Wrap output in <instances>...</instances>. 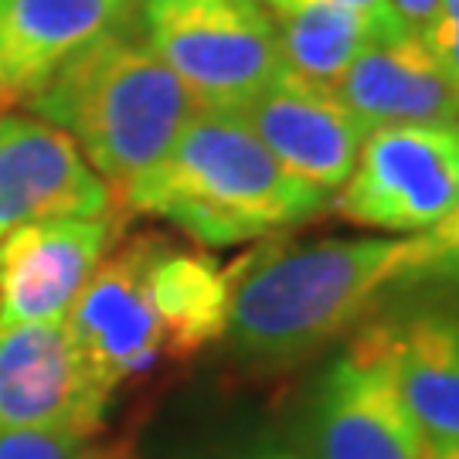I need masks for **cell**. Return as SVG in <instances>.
I'll list each match as a JSON object with an SVG mask.
<instances>
[{"label":"cell","instance_id":"cell-1","mask_svg":"<svg viewBox=\"0 0 459 459\" xmlns=\"http://www.w3.org/2000/svg\"><path fill=\"white\" fill-rule=\"evenodd\" d=\"M411 238H324L255 252L235 265L225 337L259 368H293L361 324L392 282L409 279Z\"/></svg>","mask_w":459,"mask_h":459},{"label":"cell","instance_id":"cell-2","mask_svg":"<svg viewBox=\"0 0 459 459\" xmlns=\"http://www.w3.org/2000/svg\"><path fill=\"white\" fill-rule=\"evenodd\" d=\"M330 195L293 178L231 109H201L167 157L119 197L126 214H153L204 246H238L303 225Z\"/></svg>","mask_w":459,"mask_h":459},{"label":"cell","instance_id":"cell-3","mask_svg":"<svg viewBox=\"0 0 459 459\" xmlns=\"http://www.w3.org/2000/svg\"><path fill=\"white\" fill-rule=\"evenodd\" d=\"M28 106L75 140L89 167L113 187L116 204L164 160L197 109L140 28L109 34L75 55Z\"/></svg>","mask_w":459,"mask_h":459},{"label":"cell","instance_id":"cell-4","mask_svg":"<svg viewBox=\"0 0 459 459\" xmlns=\"http://www.w3.org/2000/svg\"><path fill=\"white\" fill-rule=\"evenodd\" d=\"M140 34L201 109H231L282 72L263 0H140Z\"/></svg>","mask_w":459,"mask_h":459},{"label":"cell","instance_id":"cell-5","mask_svg":"<svg viewBox=\"0 0 459 459\" xmlns=\"http://www.w3.org/2000/svg\"><path fill=\"white\" fill-rule=\"evenodd\" d=\"M459 208V119L368 130L358 164L333 197L351 225L419 235Z\"/></svg>","mask_w":459,"mask_h":459},{"label":"cell","instance_id":"cell-6","mask_svg":"<svg viewBox=\"0 0 459 459\" xmlns=\"http://www.w3.org/2000/svg\"><path fill=\"white\" fill-rule=\"evenodd\" d=\"M307 459H422L426 439L394 385L385 327L361 333L320 375L293 432Z\"/></svg>","mask_w":459,"mask_h":459},{"label":"cell","instance_id":"cell-7","mask_svg":"<svg viewBox=\"0 0 459 459\" xmlns=\"http://www.w3.org/2000/svg\"><path fill=\"white\" fill-rule=\"evenodd\" d=\"M109 398L65 320L0 327V432L92 439L106 429Z\"/></svg>","mask_w":459,"mask_h":459},{"label":"cell","instance_id":"cell-8","mask_svg":"<svg viewBox=\"0 0 459 459\" xmlns=\"http://www.w3.org/2000/svg\"><path fill=\"white\" fill-rule=\"evenodd\" d=\"M130 214L55 218L11 231L0 246V327L58 324L113 252Z\"/></svg>","mask_w":459,"mask_h":459},{"label":"cell","instance_id":"cell-9","mask_svg":"<svg viewBox=\"0 0 459 459\" xmlns=\"http://www.w3.org/2000/svg\"><path fill=\"white\" fill-rule=\"evenodd\" d=\"M116 208L113 187L65 130L34 113H0V242L34 221L96 218Z\"/></svg>","mask_w":459,"mask_h":459},{"label":"cell","instance_id":"cell-10","mask_svg":"<svg viewBox=\"0 0 459 459\" xmlns=\"http://www.w3.org/2000/svg\"><path fill=\"white\" fill-rule=\"evenodd\" d=\"M150 246L153 235H140L109 252L65 316L85 361L113 392L123 381L170 361L147 290Z\"/></svg>","mask_w":459,"mask_h":459},{"label":"cell","instance_id":"cell-11","mask_svg":"<svg viewBox=\"0 0 459 459\" xmlns=\"http://www.w3.org/2000/svg\"><path fill=\"white\" fill-rule=\"evenodd\" d=\"M238 116L293 178L337 195L358 164L368 130L333 89L279 72Z\"/></svg>","mask_w":459,"mask_h":459},{"label":"cell","instance_id":"cell-12","mask_svg":"<svg viewBox=\"0 0 459 459\" xmlns=\"http://www.w3.org/2000/svg\"><path fill=\"white\" fill-rule=\"evenodd\" d=\"M140 28V0H0V96L28 99L92 48Z\"/></svg>","mask_w":459,"mask_h":459},{"label":"cell","instance_id":"cell-13","mask_svg":"<svg viewBox=\"0 0 459 459\" xmlns=\"http://www.w3.org/2000/svg\"><path fill=\"white\" fill-rule=\"evenodd\" d=\"M333 92L364 130L459 119V85L415 31L375 38Z\"/></svg>","mask_w":459,"mask_h":459},{"label":"cell","instance_id":"cell-14","mask_svg":"<svg viewBox=\"0 0 459 459\" xmlns=\"http://www.w3.org/2000/svg\"><path fill=\"white\" fill-rule=\"evenodd\" d=\"M394 385L426 449L459 443V316L422 313L385 327Z\"/></svg>","mask_w":459,"mask_h":459},{"label":"cell","instance_id":"cell-15","mask_svg":"<svg viewBox=\"0 0 459 459\" xmlns=\"http://www.w3.org/2000/svg\"><path fill=\"white\" fill-rule=\"evenodd\" d=\"M235 269L191 248H178L153 235L147 259V290L164 330L167 358L187 361L201 347L225 337Z\"/></svg>","mask_w":459,"mask_h":459},{"label":"cell","instance_id":"cell-16","mask_svg":"<svg viewBox=\"0 0 459 459\" xmlns=\"http://www.w3.org/2000/svg\"><path fill=\"white\" fill-rule=\"evenodd\" d=\"M269 14L276 24L282 68L324 89H337L351 62L381 38L368 17L341 4H303Z\"/></svg>","mask_w":459,"mask_h":459},{"label":"cell","instance_id":"cell-17","mask_svg":"<svg viewBox=\"0 0 459 459\" xmlns=\"http://www.w3.org/2000/svg\"><path fill=\"white\" fill-rule=\"evenodd\" d=\"M409 279H439L446 286L459 290V208L449 212L429 231L409 235Z\"/></svg>","mask_w":459,"mask_h":459},{"label":"cell","instance_id":"cell-18","mask_svg":"<svg viewBox=\"0 0 459 459\" xmlns=\"http://www.w3.org/2000/svg\"><path fill=\"white\" fill-rule=\"evenodd\" d=\"M0 459H116L109 449L58 432H0Z\"/></svg>","mask_w":459,"mask_h":459},{"label":"cell","instance_id":"cell-19","mask_svg":"<svg viewBox=\"0 0 459 459\" xmlns=\"http://www.w3.org/2000/svg\"><path fill=\"white\" fill-rule=\"evenodd\" d=\"M419 38L459 85V0H439V11L419 31Z\"/></svg>","mask_w":459,"mask_h":459},{"label":"cell","instance_id":"cell-20","mask_svg":"<svg viewBox=\"0 0 459 459\" xmlns=\"http://www.w3.org/2000/svg\"><path fill=\"white\" fill-rule=\"evenodd\" d=\"M263 4L269 11H290V7H303V4H341V7H351V11H358V14L368 17L381 38L411 31L409 24L394 14V7L388 0H263Z\"/></svg>","mask_w":459,"mask_h":459},{"label":"cell","instance_id":"cell-21","mask_svg":"<svg viewBox=\"0 0 459 459\" xmlns=\"http://www.w3.org/2000/svg\"><path fill=\"white\" fill-rule=\"evenodd\" d=\"M231 459H307V453L299 449L293 432H265Z\"/></svg>","mask_w":459,"mask_h":459},{"label":"cell","instance_id":"cell-22","mask_svg":"<svg viewBox=\"0 0 459 459\" xmlns=\"http://www.w3.org/2000/svg\"><path fill=\"white\" fill-rule=\"evenodd\" d=\"M388 4L415 34L422 31L429 21L436 17V11H439V0H388Z\"/></svg>","mask_w":459,"mask_h":459},{"label":"cell","instance_id":"cell-23","mask_svg":"<svg viewBox=\"0 0 459 459\" xmlns=\"http://www.w3.org/2000/svg\"><path fill=\"white\" fill-rule=\"evenodd\" d=\"M422 459H459V443H449V446H436V449H426V456Z\"/></svg>","mask_w":459,"mask_h":459},{"label":"cell","instance_id":"cell-24","mask_svg":"<svg viewBox=\"0 0 459 459\" xmlns=\"http://www.w3.org/2000/svg\"><path fill=\"white\" fill-rule=\"evenodd\" d=\"M11 106H14V102H11V99H7V96H0V113H7V109H11Z\"/></svg>","mask_w":459,"mask_h":459}]
</instances>
